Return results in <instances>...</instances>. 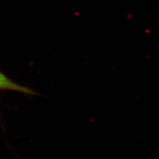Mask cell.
Listing matches in <instances>:
<instances>
[{
    "label": "cell",
    "instance_id": "cell-1",
    "mask_svg": "<svg viewBox=\"0 0 159 159\" xmlns=\"http://www.w3.org/2000/svg\"><path fill=\"white\" fill-rule=\"evenodd\" d=\"M0 90H9L19 91L29 94H36L37 93L28 87L19 85L8 78L0 71Z\"/></svg>",
    "mask_w": 159,
    "mask_h": 159
}]
</instances>
